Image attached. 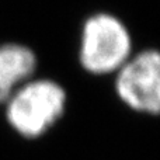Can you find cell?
Masks as SVG:
<instances>
[{
    "instance_id": "cell-1",
    "label": "cell",
    "mask_w": 160,
    "mask_h": 160,
    "mask_svg": "<svg viewBox=\"0 0 160 160\" xmlns=\"http://www.w3.org/2000/svg\"><path fill=\"white\" fill-rule=\"evenodd\" d=\"M6 101L11 128L24 138H38L62 117L66 93L58 83L41 79L17 87Z\"/></svg>"
},
{
    "instance_id": "cell-2",
    "label": "cell",
    "mask_w": 160,
    "mask_h": 160,
    "mask_svg": "<svg viewBox=\"0 0 160 160\" xmlns=\"http://www.w3.org/2000/svg\"><path fill=\"white\" fill-rule=\"evenodd\" d=\"M131 37L117 17L97 14L83 28L80 61L87 72L104 75L118 70L129 59Z\"/></svg>"
},
{
    "instance_id": "cell-3",
    "label": "cell",
    "mask_w": 160,
    "mask_h": 160,
    "mask_svg": "<svg viewBox=\"0 0 160 160\" xmlns=\"http://www.w3.org/2000/svg\"><path fill=\"white\" fill-rule=\"evenodd\" d=\"M115 88L119 98L139 112L160 110V56L158 51H143L119 68Z\"/></svg>"
},
{
    "instance_id": "cell-4",
    "label": "cell",
    "mask_w": 160,
    "mask_h": 160,
    "mask_svg": "<svg viewBox=\"0 0 160 160\" xmlns=\"http://www.w3.org/2000/svg\"><path fill=\"white\" fill-rule=\"evenodd\" d=\"M35 66L37 59L30 48L17 44L0 47V102L32 75Z\"/></svg>"
}]
</instances>
